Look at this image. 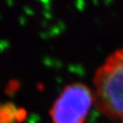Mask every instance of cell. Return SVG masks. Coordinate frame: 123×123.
Wrapping results in <instances>:
<instances>
[{
	"mask_svg": "<svg viewBox=\"0 0 123 123\" xmlns=\"http://www.w3.org/2000/svg\"><path fill=\"white\" fill-rule=\"evenodd\" d=\"M94 96L84 84L73 83L64 88L54 104L50 116L53 123H85Z\"/></svg>",
	"mask_w": 123,
	"mask_h": 123,
	"instance_id": "obj_2",
	"label": "cell"
},
{
	"mask_svg": "<svg viewBox=\"0 0 123 123\" xmlns=\"http://www.w3.org/2000/svg\"><path fill=\"white\" fill-rule=\"evenodd\" d=\"M94 101L103 114L123 121V51L110 56L95 76Z\"/></svg>",
	"mask_w": 123,
	"mask_h": 123,
	"instance_id": "obj_1",
	"label": "cell"
}]
</instances>
